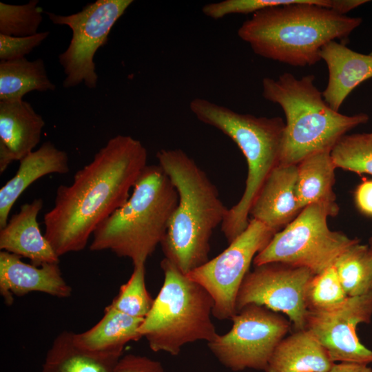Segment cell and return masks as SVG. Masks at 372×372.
<instances>
[{
    "mask_svg": "<svg viewBox=\"0 0 372 372\" xmlns=\"http://www.w3.org/2000/svg\"><path fill=\"white\" fill-rule=\"evenodd\" d=\"M147 152L127 135L110 138L93 159L58 187L53 207L44 215V236L60 257L82 251L97 226L130 198Z\"/></svg>",
    "mask_w": 372,
    "mask_h": 372,
    "instance_id": "6da1fadb",
    "label": "cell"
},
{
    "mask_svg": "<svg viewBox=\"0 0 372 372\" xmlns=\"http://www.w3.org/2000/svg\"><path fill=\"white\" fill-rule=\"evenodd\" d=\"M336 0H309L259 10L244 21L238 36L263 58L293 66L321 60L327 43L346 40L362 22L334 10Z\"/></svg>",
    "mask_w": 372,
    "mask_h": 372,
    "instance_id": "7a4b0ae2",
    "label": "cell"
},
{
    "mask_svg": "<svg viewBox=\"0 0 372 372\" xmlns=\"http://www.w3.org/2000/svg\"><path fill=\"white\" fill-rule=\"evenodd\" d=\"M156 158L178 195L161 246L164 258L187 275L209 260L211 236L229 208L206 173L184 151L163 149Z\"/></svg>",
    "mask_w": 372,
    "mask_h": 372,
    "instance_id": "3957f363",
    "label": "cell"
},
{
    "mask_svg": "<svg viewBox=\"0 0 372 372\" xmlns=\"http://www.w3.org/2000/svg\"><path fill=\"white\" fill-rule=\"evenodd\" d=\"M178 203V192L161 167L147 165L127 202L97 226L90 249L110 250L134 266L145 264L163 241Z\"/></svg>",
    "mask_w": 372,
    "mask_h": 372,
    "instance_id": "277c9868",
    "label": "cell"
},
{
    "mask_svg": "<svg viewBox=\"0 0 372 372\" xmlns=\"http://www.w3.org/2000/svg\"><path fill=\"white\" fill-rule=\"evenodd\" d=\"M315 80L313 74L297 79L285 72L262 81L263 98L278 104L286 118L279 164L298 165L311 154L331 150L347 132L369 120L365 113L348 116L333 110Z\"/></svg>",
    "mask_w": 372,
    "mask_h": 372,
    "instance_id": "5b68a950",
    "label": "cell"
},
{
    "mask_svg": "<svg viewBox=\"0 0 372 372\" xmlns=\"http://www.w3.org/2000/svg\"><path fill=\"white\" fill-rule=\"evenodd\" d=\"M189 109L198 121L230 138L247 161L244 193L228 209L221 224V231L230 243L248 226L249 210L256 197L270 172L280 163L285 123L278 116L238 113L203 98L192 100Z\"/></svg>",
    "mask_w": 372,
    "mask_h": 372,
    "instance_id": "8992f818",
    "label": "cell"
},
{
    "mask_svg": "<svg viewBox=\"0 0 372 372\" xmlns=\"http://www.w3.org/2000/svg\"><path fill=\"white\" fill-rule=\"evenodd\" d=\"M164 281L139 332L151 350L177 355L191 342L214 340L218 335L211 316L214 300L200 285L163 258Z\"/></svg>",
    "mask_w": 372,
    "mask_h": 372,
    "instance_id": "52a82bcc",
    "label": "cell"
},
{
    "mask_svg": "<svg viewBox=\"0 0 372 372\" xmlns=\"http://www.w3.org/2000/svg\"><path fill=\"white\" fill-rule=\"evenodd\" d=\"M338 210L336 203L305 207L289 225L273 235L255 256L253 264L280 262L307 268L313 274L332 266L344 250L360 241L329 228L327 218L335 216Z\"/></svg>",
    "mask_w": 372,
    "mask_h": 372,
    "instance_id": "ba28073f",
    "label": "cell"
},
{
    "mask_svg": "<svg viewBox=\"0 0 372 372\" xmlns=\"http://www.w3.org/2000/svg\"><path fill=\"white\" fill-rule=\"evenodd\" d=\"M132 3V0H97L69 15L45 12L54 24L67 25L72 32L68 48L59 55L65 75L63 87L82 83L88 88L96 87L94 55L107 43L111 29Z\"/></svg>",
    "mask_w": 372,
    "mask_h": 372,
    "instance_id": "9c48e42d",
    "label": "cell"
},
{
    "mask_svg": "<svg viewBox=\"0 0 372 372\" xmlns=\"http://www.w3.org/2000/svg\"><path fill=\"white\" fill-rule=\"evenodd\" d=\"M231 329L218 334L208 347L225 367L234 371L265 370L278 344L291 324L278 313L251 304L231 318Z\"/></svg>",
    "mask_w": 372,
    "mask_h": 372,
    "instance_id": "30bf717a",
    "label": "cell"
},
{
    "mask_svg": "<svg viewBox=\"0 0 372 372\" xmlns=\"http://www.w3.org/2000/svg\"><path fill=\"white\" fill-rule=\"evenodd\" d=\"M276 232L262 223L249 219L247 228L219 255L187 274L211 296L212 315L231 319L237 313L236 301L240 287L255 256Z\"/></svg>",
    "mask_w": 372,
    "mask_h": 372,
    "instance_id": "8fae6325",
    "label": "cell"
},
{
    "mask_svg": "<svg viewBox=\"0 0 372 372\" xmlns=\"http://www.w3.org/2000/svg\"><path fill=\"white\" fill-rule=\"evenodd\" d=\"M313 275L307 268L280 262L255 266L240 287L236 311L248 304L262 306L285 314L296 331L304 329L308 313L304 293Z\"/></svg>",
    "mask_w": 372,
    "mask_h": 372,
    "instance_id": "7c38bea8",
    "label": "cell"
},
{
    "mask_svg": "<svg viewBox=\"0 0 372 372\" xmlns=\"http://www.w3.org/2000/svg\"><path fill=\"white\" fill-rule=\"evenodd\" d=\"M372 318V291L348 297L344 304L327 312H309L305 329L309 330L333 362L372 363V350L362 344L356 333L362 323Z\"/></svg>",
    "mask_w": 372,
    "mask_h": 372,
    "instance_id": "4fadbf2b",
    "label": "cell"
},
{
    "mask_svg": "<svg viewBox=\"0 0 372 372\" xmlns=\"http://www.w3.org/2000/svg\"><path fill=\"white\" fill-rule=\"evenodd\" d=\"M59 263L41 266L28 264L21 257L0 251V293L4 302L11 305L14 296L21 297L31 292H41L66 298L72 295V288L64 280Z\"/></svg>",
    "mask_w": 372,
    "mask_h": 372,
    "instance_id": "5bb4252c",
    "label": "cell"
},
{
    "mask_svg": "<svg viewBox=\"0 0 372 372\" xmlns=\"http://www.w3.org/2000/svg\"><path fill=\"white\" fill-rule=\"evenodd\" d=\"M297 165L278 164L270 172L251 209L255 219L276 232L289 225L300 213L297 194Z\"/></svg>",
    "mask_w": 372,
    "mask_h": 372,
    "instance_id": "9a60e30c",
    "label": "cell"
},
{
    "mask_svg": "<svg viewBox=\"0 0 372 372\" xmlns=\"http://www.w3.org/2000/svg\"><path fill=\"white\" fill-rule=\"evenodd\" d=\"M45 121L21 99L0 101V174L21 160L39 143Z\"/></svg>",
    "mask_w": 372,
    "mask_h": 372,
    "instance_id": "2e32d148",
    "label": "cell"
},
{
    "mask_svg": "<svg viewBox=\"0 0 372 372\" xmlns=\"http://www.w3.org/2000/svg\"><path fill=\"white\" fill-rule=\"evenodd\" d=\"M43 206L42 198L22 205L18 212L0 229V249L29 259L31 264L41 266L59 263L51 244L42 234L37 216Z\"/></svg>",
    "mask_w": 372,
    "mask_h": 372,
    "instance_id": "e0dca14e",
    "label": "cell"
},
{
    "mask_svg": "<svg viewBox=\"0 0 372 372\" xmlns=\"http://www.w3.org/2000/svg\"><path fill=\"white\" fill-rule=\"evenodd\" d=\"M328 68V82L322 96L333 110L339 112L349 94L361 83L372 78V55L364 54L331 41L320 52Z\"/></svg>",
    "mask_w": 372,
    "mask_h": 372,
    "instance_id": "ac0fdd59",
    "label": "cell"
},
{
    "mask_svg": "<svg viewBox=\"0 0 372 372\" xmlns=\"http://www.w3.org/2000/svg\"><path fill=\"white\" fill-rule=\"evenodd\" d=\"M69 171L68 154L50 141L20 160L17 173L0 189V229L7 224L17 200L32 183L46 175L65 174Z\"/></svg>",
    "mask_w": 372,
    "mask_h": 372,
    "instance_id": "d6986e66",
    "label": "cell"
},
{
    "mask_svg": "<svg viewBox=\"0 0 372 372\" xmlns=\"http://www.w3.org/2000/svg\"><path fill=\"white\" fill-rule=\"evenodd\" d=\"M333 363L316 336L304 329L280 341L265 371L328 372Z\"/></svg>",
    "mask_w": 372,
    "mask_h": 372,
    "instance_id": "ffe728a7",
    "label": "cell"
},
{
    "mask_svg": "<svg viewBox=\"0 0 372 372\" xmlns=\"http://www.w3.org/2000/svg\"><path fill=\"white\" fill-rule=\"evenodd\" d=\"M143 320L130 316L108 305L95 325L85 331L74 333V341L79 347L89 351L122 355L128 342L143 338L139 329Z\"/></svg>",
    "mask_w": 372,
    "mask_h": 372,
    "instance_id": "44dd1931",
    "label": "cell"
},
{
    "mask_svg": "<svg viewBox=\"0 0 372 372\" xmlns=\"http://www.w3.org/2000/svg\"><path fill=\"white\" fill-rule=\"evenodd\" d=\"M73 334L65 330L55 337L41 372H116L121 354L85 350L76 344Z\"/></svg>",
    "mask_w": 372,
    "mask_h": 372,
    "instance_id": "7402d4cb",
    "label": "cell"
},
{
    "mask_svg": "<svg viewBox=\"0 0 372 372\" xmlns=\"http://www.w3.org/2000/svg\"><path fill=\"white\" fill-rule=\"evenodd\" d=\"M331 151L311 154L297 165V194L302 209L316 203H336L333 191L336 167Z\"/></svg>",
    "mask_w": 372,
    "mask_h": 372,
    "instance_id": "603a6c76",
    "label": "cell"
},
{
    "mask_svg": "<svg viewBox=\"0 0 372 372\" xmlns=\"http://www.w3.org/2000/svg\"><path fill=\"white\" fill-rule=\"evenodd\" d=\"M56 85L48 77L43 60L26 58L0 62V101L23 99L33 91H54Z\"/></svg>",
    "mask_w": 372,
    "mask_h": 372,
    "instance_id": "cb8c5ba5",
    "label": "cell"
},
{
    "mask_svg": "<svg viewBox=\"0 0 372 372\" xmlns=\"http://www.w3.org/2000/svg\"><path fill=\"white\" fill-rule=\"evenodd\" d=\"M349 297L372 291V251L360 241L344 250L333 265Z\"/></svg>",
    "mask_w": 372,
    "mask_h": 372,
    "instance_id": "d4e9b609",
    "label": "cell"
},
{
    "mask_svg": "<svg viewBox=\"0 0 372 372\" xmlns=\"http://www.w3.org/2000/svg\"><path fill=\"white\" fill-rule=\"evenodd\" d=\"M333 266L314 274L304 293L309 312H327L342 306L348 298Z\"/></svg>",
    "mask_w": 372,
    "mask_h": 372,
    "instance_id": "484cf974",
    "label": "cell"
},
{
    "mask_svg": "<svg viewBox=\"0 0 372 372\" xmlns=\"http://www.w3.org/2000/svg\"><path fill=\"white\" fill-rule=\"evenodd\" d=\"M331 156L336 168L372 175V132L345 134L333 146Z\"/></svg>",
    "mask_w": 372,
    "mask_h": 372,
    "instance_id": "4316f807",
    "label": "cell"
},
{
    "mask_svg": "<svg viewBox=\"0 0 372 372\" xmlns=\"http://www.w3.org/2000/svg\"><path fill=\"white\" fill-rule=\"evenodd\" d=\"M154 300L145 286V264H141L134 266L130 278L121 286L109 306L130 316L144 319Z\"/></svg>",
    "mask_w": 372,
    "mask_h": 372,
    "instance_id": "83f0119b",
    "label": "cell"
},
{
    "mask_svg": "<svg viewBox=\"0 0 372 372\" xmlns=\"http://www.w3.org/2000/svg\"><path fill=\"white\" fill-rule=\"evenodd\" d=\"M39 1L12 5L0 2V34L12 37H28L38 33L43 21V10Z\"/></svg>",
    "mask_w": 372,
    "mask_h": 372,
    "instance_id": "f1b7e54d",
    "label": "cell"
},
{
    "mask_svg": "<svg viewBox=\"0 0 372 372\" xmlns=\"http://www.w3.org/2000/svg\"><path fill=\"white\" fill-rule=\"evenodd\" d=\"M308 1L309 0H223L205 5L202 12L209 18L220 19L229 14H254L271 6L304 3Z\"/></svg>",
    "mask_w": 372,
    "mask_h": 372,
    "instance_id": "f546056e",
    "label": "cell"
},
{
    "mask_svg": "<svg viewBox=\"0 0 372 372\" xmlns=\"http://www.w3.org/2000/svg\"><path fill=\"white\" fill-rule=\"evenodd\" d=\"M48 31L28 37H12L0 34V60L13 61L25 58L49 35Z\"/></svg>",
    "mask_w": 372,
    "mask_h": 372,
    "instance_id": "4dcf8cb0",
    "label": "cell"
},
{
    "mask_svg": "<svg viewBox=\"0 0 372 372\" xmlns=\"http://www.w3.org/2000/svg\"><path fill=\"white\" fill-rule=\"evenodd\" d=\"M116 372H165L158 361L148 357L127 354L118 360Z\"/></svg>",
    "mask_w": 372,
    "mask_h": 372,
    "instance_id": "1f68e13d",
    "label": "cell"
},
{
    "mask_svg": "<svg viewBox=\"0 0 372 372\" xmlns=\"http://www.w3.org/2000/svg\"><path fill=\"white\" fill-rule=\"evenodd\" d=\"M355 201L360 211L372 216V180H364L357 187Z\"/></svg>",
    "mask_w": 372,
    "mask_h": 372,
    "instance_id": "d6a6232c",
    "label": "cell"
},
{
    "mask_svg": "<svg viewBox=\"0 0 372 372\" xmlns=\"http://www.w3.org/2000/svg\"><path fill=\"white\" fill-rule=\"evenodd\" d=\"M368 365L356 362H335L328 372H372V369Z\"/></svg>",
    "mask_w": 372,
    "mask_h": 372,
    "instance_id": "836d02e7",
    "label": "cell"
},
{
    "mask_svg": "<svg viewBox=\"0 0 372 372\" xmlns=\"http://www.w3.org/2000/svg\"><path fill=\"white\" fill-rule=\"evenodd\" d=\"M372 251V237L369 239V245H368Z\"/></svg>",
    "mask_w": 372,
    "mask_h": 372,
    "instance_id": "e575fe53",
    "label": "cell"
}]
</instances>
